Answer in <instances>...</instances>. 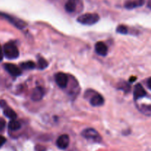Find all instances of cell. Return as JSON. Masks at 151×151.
<instances>
[{
    "label": "cell",
    "instance_id": "9a60e30c",
    "mask_svg": "<svg viewBox=\"0 0 151 151\" xmlns=\"http://www.w3.org/2000/svg\"><path fill=\"white\" fill-rule=\"evenodd\" d=\"M4 116L11 119H16V117H17V114H16V112L13 109H10V108H6V109H4Z\"/></svg>",
    "mask_w": 151,
    "mask_h": 151
},
{
    "label": "cell",
    "instance_id": "cb8c5ba5",
    "mask_svg": "<svg viewBox=\"0 0 151 151\" xmlns=\"http://www.w3.org/2000/svg\"><path fill=\"white\" fill-rule=\"evenodd\" d=\"M147 7L151 9V0H147Z\"/></svg>",
    "mask_w": 151,
    "mask_h": 151
},
{
    "label": "cell",
    "instance_id": "5bb4252c",
    "mask_svg": "<svg viewBox=\"0 0 151 151\" xmlns=\"http://www.w3.org/2000/svg\"><path fill=\"white\" fill-rule=\"evenodd\" d=\"M22 127L21 124L19 123V121H17L16 119H12L8 124V128L10 131H16L17 130H19Z\"/></svg>",
    "mask_w": 151,
    "mask_h": 151
},
{
    "label": "cell",
    "instance_id": "7a4b0ae2",
    "mask_svg": "<svg viewBox=\"0 0 151 151\" xmlns=\"http://www.w3.org/2000/svg\"><path fill=\"white\" fill-rule=\"evenodd\" d=\"M100 20V16L97 13H85L77 19L79 23L84 25H93L95 24Z\"/></svg>",
    "mask_w": 151,
    "mask_h": 151
},
{
    "label": "cell",
    "instance_id": "ac0fdd59",
    "mask_svg": "<svg viewBox=\"0 0 151 151\" xmlns=\"http://www.w3.org/2000/svg\"><path fill=\"white\" fill-rule=\"evenodd\" d=\"M38 69L43 70V69H46L48 66V62L43 58H40L38 60Z\"/></svg>",
    "mask_w": 151,
    "mask_h": 151
},
{
    "label": "cell",
    "instance_id": "ba28073f",
    "mask_svg": "<svg viewBox=\"0 0 151 151\" xmlns=\"http://www.w3.org/2000/svg\"><path fill=\"white\" fill-rule=\"evenodd\" d=\"M5 70L8 72L10 75H11L13 77H17L22 74V71L16 65L13 63H6L4 66Z\"/></svg>",
    "mask_w": 151,
    "mask_h": 151
},
{
    "label": "cell",
    "instance_id": "4fadbf2b",
    "mask_svg": "<svg viewBox=\"0 0 151 151\" xmlns=\"http://www.w3.org/2000/svg\"><path fill=\"white\" fill-rule=\"evenodd\" d=\"M44 96V90L41 87H37L33 90L31 98L33 101H40Z\"/></svg>",
    "mask_w": 151,
    "mask_h": 151
},
{
    "label": "cell",
    "instance_id": "9c48e42d",
    "mask_svg": "<svg viewBox=\"0 0 151 151\" xmlns=\"http://www.w3.org/2000/svg\"><path fill=\"white\" fill-rule=\"evenodd\" d=\"M147 95V92H146L145 89L144 87L141 85V84L138 83L134 87V98L135 100H139L140 98L145 97Z\"/></svg>",
    "mask_w": 151,
    "mask_h": 151
},
{
    "label": "cell",
    "instance_id": "8992f818",
    "mask_svg": "<svg viewBox=\"0 0 151 151\" xmlns=\"http://www.w3.org/2000/svg\"><path fill=\"white\" fill-rule=\"evenodd\" d=\"M55 81L60 88H64L68 84V77L63 72H58L55 75Z\"/></svg>",
    "mask_w": 151,
    "mask_h": 151
},
{
    "label": "cell",
    "instance_id": "7402d4cb",
    "mask_svg": "<svg viewBox=\"0 0 151 151\" xmlns=\"http://www.w3.org/2000/svg\"><path fill=\"white\" fill-rule=\"evenodd\" d=\"M147 86L149 89L151 90V77L150 78H148L147 81Z\"/></svg>",
    "mask_w": 151,
    "mask_h": 151
},
{
    "label": "cell",
    "instance_id": "44dd1931",
    "mask_svg": "<svg viewBox=\"0 0 151 151\" xmlns=\"http://www.w3.org/2000/svg\"><path fill=\"white\" fill-rule=\"evenodd\" d=\"M5 142H6V139L4 138V137L0 135V147H1Z\"/></svg>",
    "mask_w": 151,
    "mask_h": 151
},
{
    "label": "cell",
    "instance_id": "d6986e66",
    "mask_svg": "<svg viewBox=\"0 0 151 151\" xmlns=\"http://www.w3.org/2000/svg\"><path fill=\"white\" fill-rule=\"evenodd\" d=\"M116 32L120 34H127L128 32V29L125 25H119L116 28Z\"/></svg>",
    "mask_w": 151,
    "mask_h": 151
},
{
    "label": "cell",
    "instance_id": "ffe728a7",
    "mask_svg": "<svg viewBox=\"0 0 151 151\" xmlns=\"http://www.w3.org/2000/svg\"><path fill=\"white\" fill-rule=\"evenodd\" d=\"M5 120H4V119H2V118H0V132L3 131V129H4V127H5Z\"/></svg>",
    "mask_w": 151,
    "mask_h": 151
},
{
    "label": "cell",
    "instance_id": "d4e9b609",
    "mask_svg": "<svg viewBox=\"0 0 151 151\" xmlns=\"http://www.w3.org/2000/svg\"><path fill=\"white\" fill-rule=\"evenodd\" d=\"M136 79H137V78H131V80H130V82H131V83H132L133 81H135Z\"/></svg>",
    "mask_w": 151,
    "mask_h": 151
},
{
    "label": "cell",
    "instance_id": "2e32d148",
    "mask_svg": "<svg viewBox=\"0 0 151 151\" xmlns=\"http://www.w3.org/2000/svg\"><path fill=\"white\" fill-rule=\"evenodd\" d=\"M140 111L143 113L144 114L147 115V116H150L151 115V106L149 105H142L139 108Z\"/></svg>",
    "mask_w": 151,
    "mask_h": 151
},
{
    "label": "cell",
    "instance_id": "e0dca14e",
    "mask_svg": "<svg viewBox=\"0 0 151 151\" xmlns=\"http://www.w3.org/2000/svg\"><path fill=\"white\" fill-rule=\"evenodd\" d=\"M20 66L24 69H32L35 67V63L29 60V61L23 62V63H21Z\"/></svg>",
    "mask_w": 151,
    "mask_h": 151
},
{
    "label": "cell",
    "instance_id": "6da1fadb",
    "mask_svg": "<svg viewBox=\"0 0 151 151\" xmlns=\"http://www.w3.org/2000/svg\"><path fill=\"white\" fill-rule=\"evenodd\" d=\"M3 53L7 59H10V60L17 58L19 56V49L13 42H8L4 44V48H3Z\"/></svg>",
    "mask_w": 151,
    "mask_h": 151
},
{
    "label": "cell",
    "instance_id": "3957f363",
    "mask_svg": "<svg viewBox=\"0 0 151 151\" xmlns=\"http://www.w3.org/2000/svg\"><path fill=\"white\" fill-rule=\"evenodd\" d=\"M81 135L86 139L91 140L94 142H100L102 140L101 136L94 128H86L82 131Z\"/></svg>",
    "mask_w": 151,
    "mask_h": 151
},
{
    "label": "cell",
    "instance_id": "277c9868",
    "mask_svg": "<svg viewBox=\"0 0 151 151\" xmlns=\"http://www.w3.org/2000/svg\"><path fill=\"white\" fill-rule=\"evenodd\" d=\"M0 18H2V19H6L7 21H8L10 24L15 26L16 27L19 28V29H23L25 27L27 26V24L24 22H23L21 19H17L16 17H13V16H10L8 14H6V13H0Z\"/></svg>",
    "mask_w": 151,
    "mask_h": 151
},
{
    "label": "cell",
    "instance_id": "5b68a950",
    "mask_svg": "<svg viewBox=\"0 0 151 151\" xmlns=\"http://www.w3.org/2000/svg\"><path fill=\"white\" fill-rule=\"evenodd\" d=\"M81 0H67L64 5L66 11L69 13H73L77 11L79 7H81Z\"/></svg>",
    "mask_w": 151,
    "mask_h": 151
},
{
    "label": "cell",
    "instance_id": "30bf717a",
    "mask_svg": "<svg viewBox=\"0 0 151 151\" xmlns=\"http://www.w3.org/2000/svg\"><path fill=\"white\" fill-rule=\"evenodd\" d=\"M145 0H127L124 6L126 9L132 10V9L142 7L145 4Z\"/></svg>",
    "mask_w": 151,
    "mask_h": 151
},
{
    "label": "cell",
    "instance_id": "8fae6325",
    "mask_svg": "<svg viewBox=\"0 0 151 151\" xmlns=\"http://www.w3.org/2000/svg\"><path fill=\"white\" fill-rule=\"evenodd\" d=\"M104 98L100 94H94L90 98V104L92 106H94V107L103 106L104 104Z\"/></svg>",
    "mask_w": 151,
    "mask_h": 151
},
{
    "label": "cell",
    "instance_id": "7c38bea8",
    "mask_svg": "<svg viewBox=\"0 0 151 151\" xmlns=\"http://www.w3.org/2000/svg\"><path fill=\"white\" fill-rule=\"evenodd\" d=\"M95 51L99 55L106 56L108 53V47L103 41H99L95 44Z\"/></svg>",
    "mask_w": 151,
    "mask_h": 151
},
{
    "label": "cell",
    "instance_id": "603a6c76",
    "mask_svg": "<svg viewBox=\"0 0 151 151\" xmlns=\"http://www.w3.org/2000/svg\"><path fill=\"white\" fill-rule=\"evenodd\" d=\"M3 57H4V53H3V50L1 49V46H0V61L2 60Z\"/></svg>",
    "mask_w": 151,
    "mask_h": 151
},
{
    "label": "cell",
    "instance_id": "52a82bcc",
    "mask_svg": "<svg viewBox=\"0 0 151 151\" xmlns=\"http://www.w3.org/2000/svg\"><path fill=\"white\" fill-rule=\"evenodd\" d=\"M69 144V136L66 134H63L60 135V137L58 138L57 141H56V145L61 150H64V149L67 148Z\"/></svg>",
    "mask_w": 151,
    "mask_h": 151
}]
</instances>
